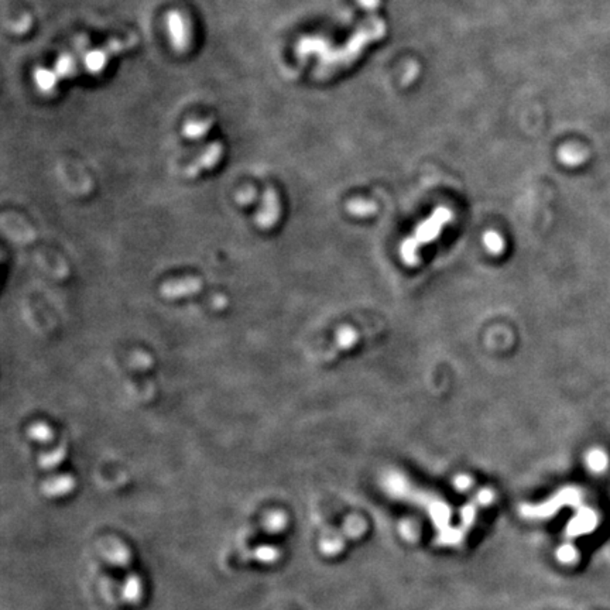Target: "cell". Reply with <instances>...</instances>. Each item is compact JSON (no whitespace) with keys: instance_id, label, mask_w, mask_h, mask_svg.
Here are the masks:
<instances>
[{"instance_id":"16","label":"cell","mask_w":610,"mask_h":610,"mask_svg":"<svg viewBox=\"0 0 610 610\" xmlns=\"http://www.w3.org/2000/svg\"><path fill=\"white\" fill-rule=\"evenodd\" d=\"M349 209H352L355 214H358V215H366L367 212H370V211H373L374 209V207L371 205V204H365V202H358V204H352V205H349Z\"/></svg>"},{"instance_id":"5","label":"cell","mask_w":610,"mask_h":610,"mask_svg":"<svg viewBox=\"0 0 610 610\" xmlns=\"http://www.w3.org/2000/svg\"><path fill=\"white\" fill-rule=\"evenodd\" d=\"M134 40H112L111 43L105 44L101 48H97L94 51H91L89 54H87L85 57V68L88 72L91 74H98L101 71L105 70L107 64L109 62L111 57L119 54L127 48V45H133Z\"/></svg>"},{"instance_id":"1","label":"cell","mask_w":610,"mask_h":610,"mask_svg":"<svg viewBox=\"0 0 610 610\" xmlns=\"http://www.w3.org/2000/svg\"><path fill=\"white\" fill-rule=\"evenodd\" d=\"M386 23L378 17H371L365 21L349 38V41L337 50L328 48L317 67L315 77L320 80L329 78L339 71L351 67L365 51L370 43L378 41L386 36Z\"/></svg>"},{"instance_id":"7","label":"cell","mask_w":610,"mask_h":610,"mask_svg":"<svg viewBox=\"0 0 610 610\" xmlns=\"http://www.w3.org/2000/svg\"><path fill=\"white\" fill-rule=\"evenodd\" d=\"M202 284H204L202 280L197 276L170 280L160 287V295L165 300H180L185 297H191L201 291Z\"/></svg>"},{"instance_id":"10","label":"cell","mask_w":610,"mask_h":610,"mask_svg":"<svg viewBox=\"0 0 610 610\" xmlns=\"http://www.w3.org/2000/svg\"><path fill=\"white\" fill-rule=\"evenodd\" d=\"M587 467L594 474H602L609 468V457L601 448H594L587 454Z\"/></svg>"},{"instance_id":"11","label":"cell","mask_w":610,"mask_h":610,"mask_svg":"<svg viewBox=\"0 0 610 610\" xmlns=\"http://www.w3.org/2000/svg\"><path fill=\"white\" fill-rule=\"evenodd\" d=\"M27 434L31 440L38 441V442H48L54 437L53 430L45 423H36V424L30 425Z\"/></svg>"},{"instance_id":"4","label":"cell","mask_w":610,"mask_h":610,"mask_svg":"<svg viewBox=\"0 0 610 610\" xmlns=\"http://www.w3.org/2000/svg\"><path fill=\"white\" fill-rule=\"evenodd\" d=\"M280 214L281 205L278 194L273 187L268 185L263 194L261 204L254 215V224L261 231H270L278 222Z\"/></svg>"},{"instance_id":"8","label":"cell","mask_w":610,"mask_h":610,"mask_svg":"<svg viewBox=\"0 0 610 610\" xmlns=\"http://www.w3.org/2000/svg\"><path fill=\"white\" fill-rule=\"evenodd\" d=\"M214 126V118H201L192 119L184 124L183 133L190 140H200L208 134V131Z\"/></svg>"},{"instance_id":"3","label":"cell","mask_w":610,"mask_h":610,"mask_svg":"<svg viewBox=\"0 0 610 610\" xmlns=\"http://www.w3.org/2000/svg\"><path fill=\"white\" fill-rule=\"evenodd\" d=\"M450 219H451V214L447 209L444 208L437 209L431 217V219H428L424 225H421L417 229V234L413 236V239L407 241L403 246V254L405 261H410V263L414 261L417 247L421 244L432 241L440 234L444 224H447Z\"/></svg>"},{"instance_id":"18","label":"cell","mask_w":610,"mask_h":610,"mask_svg":"<svg viewBox=\"0 0 610 610\" xmlns=\"http://www.w3.org/2000/svg\"><path fill=\"white\" fill-rule=\"evenodd\" d=\"M358 3L367 11H376L380 6V0H358Z\"/></svg>"},{"instance_id":"6","label":"cell","mask_w":610,"mask_h":610,"mask_svg":"<svg viewBox=\"0 0 610 610\" xmlns=\"http://www.w3.org/2000/svg\"><path fill=\"white\" fill-rule=\"evenodd\" d=\"M224 144L221 141H212L209 143L197 157L194 161H191L185 170L184 175L187 178H197L201 173L211 170L217 167L224 156Z\"/></svg>"},{"instance_id":"15","label":"cell","mask_w":610,"mask_h":610,"mask_svg":"<svg viewBox=\"0 0 610 610\" xmlns=\"http://www.w3.org/2000/svg\"><path fill=\"white\" fill-rule=\"evenodd\" d=\"M130 361H131V364L137 367V369H148V367L153 366L151 356L148 354L143 352V351H136L131 355Z\"/></svg>"},{"instance_id":"13","label":"cell","mask_w":610,"mask_h":610,"mask_svg":"<svg viewBox=\"0 0 610 610\" xmlns=\"http://www.w3.org/2000/svg\"><path fill=\"white\" fill-rule=\"evenodd\" d=\"M64 455H65V450L61 447V448H58V450L53 451L51 454L43 455V457L40 458V462H41V465H43V467L50 468V467L58 465V462L64 458Z\"/></svg>"},{"instance_id":"14","label":"cell","mask_w":610,"mask_h":610,"mask_svg":"<svg viewBox=\"0 0 610 610\" xmlns=\"http://www.w3.org/2000/svg\"><path fill=\"white\" fill-rule=\"evenodd\" d=\"M484 241H485V244H486L489 251H491L494 254H497V253H500L503 250V239L496 232H488L485 235Z\"/></svg>"},{"instance_id":"17","label":"cell","mask_w":610,"mask_h":610,"mask_svg":"<svg viewBox=\"0 0 610 610\" xmlns=\"http://www.w3.org/2000/svg\"><path fill=\"white\" fill-rule=\"evenodd\" d=\"M560 557H561V560H562L564 562H571V561H574V560L577 558V551H575L572 547L565 545V547L562 548V551H561Z\"/></svg>"},{"instance_id":"2","label":"cell","mask_w":610,"mask_h":610,"mask_svg":"<svg viewBox=\"0 0 610 610\" xmlns=\"http://www.w3.org/2000/svg\"><path fill=\"white\" fill-rule=\"evenodd\" d=\"M168 41L174 51L184 54L191 47L192 28L190 18L181 10H170L164 18Z\"/></svg>"},{"instance_id":"12","label":"cell","mask_w":610,"mask_h":610,"mask_svg":"<svg viewBox=\"0 0 610 610\" xmlns=\"http://www.w3.org/2000/svg\"><path fill=\"white\" fill-rule=\"evenodd\" d=\"M337 339H338V345L341 348H349L356 342V334L351 328H344L338 332Z\"/></svg>"},{"instance_id":"19","label":"cell","mask_w":610,"mask_h":610,"mask_svg":"<svg viewBox=\"0 0 610 610\" xmlns=\"http://www.w3.org/2000/svg\"><path fill=\"white\" fill-rule=\"evenodd\" d=\"M253 198H254V192H249V191H242V192L238 195V201H239L242 205L250 204Z\"/></svg>"},{"instance_id":"9","label":"cell","mask_w":610,"mask_h":610,"mask_svg":"<svg viewBox=\"0 0 610 610\" xmlns=\"http://www.w3.org/2000/svg\"><path fill=\"white\" fill-rule=\"evenodd\" d=\"M587 150L578 147V146H564L560 151H558V157L560 161L564 163L565 165L574 167V165H579L587 160Z\"/></svg>"}]
</instances>
